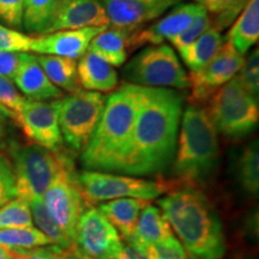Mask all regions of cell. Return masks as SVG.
<instances>
[{
	"mask_svg": "<svg viewBox=\"0 0 259 259\" xmlns=\"http://www.w3.org/2000/svg\"><path fill=\"white\" fill-rule=\"evenodd\" d=\"M242 85L252 95L258 97L259 93V51L254 48L250 56L245 58L244 65L238 73Z\"/></svg>",
	"mask_w": 259,
	"mask_h": 259,
	"instance_id": "obj_36",
	"label": "cell"
},
{
	"mask_svg": "<svg viewBox=\"0 0 259 259\" xmlns=\"http://www.w3.org/2000/svg\"><path fill=\"white\" fill-rule=\"evenodd\" d=\"M17 197L25 202L42 198L52 181L69 161V155L35 144H12L10 149Z\"/></svg>",
	"mask_w": 259,
	"mask_h": 259,
	"instance_id": "obj_6",
	"label": "cell"
},
{
	"mask_svg": "<svg viewBox=\"0 0 259 259\" xmlns=\"http://www.w3.org/2000/svg\"><path fill=\"white\" fill-rule=\"evenodd\" d=\"M106 95L102 93L77 90L54 100L63 141L74 151H83L88 145L101 118Z\"/></svg>",
	"mask_w": 259,
	"mask_h": 259,
	"instance_id": "obj_8",
	"label": "cell"
},
{
	"mask_svg": "<svg viewBox=\"0 0 259 259\" xmlns=\"http://www.w3.org/2000/svg\"><path fill=\"white\" fill-rule=\"evenodd\" d=\"M147 259H189L185 248L176 235L157 244L132 245Z\"/></svg>",
	"mask_w": 259,
	"mask_h": 259,
	"instance_id": "obj_32",
	"label": "cell"
},
{
	"mask_svg": "<svg viewBox=\"0 0 259 259\" xmlns=\"http://www.w3.org/2000/svg\"><path fill=\"white\" fill-rule=\"evenodd\" d=\"M178 2H180V0H178Z\"/></svg>",
	"mask_w": 259,
	"mask_h": 259,
	"instance_id": "obj_47",
	"label": "cell"
},
{
	"mask_svg": "<svg viewBox=\"0 0 259 259\" xmlns=\"http://www.w3.org/2000/svg\"><path fill=\"white\" fill-rule=\"evenodd\" d=\"M27 56L28 53H23V52L0 51V76L8 77L14 80Z\"/></svg>",
	"mask_w": 259,
	"mask_h": 259,
	"instance_id": "obj_40",
	"label": "cell"
},
{
	"mask_svg": "<svg viewBox=\"0 0 259 259\" xmlns=\"http://www.w3.org/2000/svg\"><path fill=\"white\" fill-rule=\"evenodd\" d=\"M147 95L145 87L125 83L106 97L101 118L82 151L87 170L116 171Z\"/></svg>",
	"mask_w": 259,
	"mask_h": 259,
	"instance_id": "obj_3",
	"label": "cell"
},
{
	"mask_svg": "<svg viewBox=\"0 0 259 259\" xmlns=\"http://www.w3.org/2000/svg\"><path fill=\"white\" fill-rule=\"evenodd\" d=\"M204 12H206L205 10L193 2L174 5L166 16L153 24L131 32L127 40L128 50L155 46L164 44V41H170Z\"/></svg>",
	"mask_w": 259,
	"mask_h": 259,
	"instance_id": "obj_13",
	"label": "cell"
},
{
	"mask_svg": "<svg viewBox=\"0 0 259 259\" xmlns=\"http://www.w3.org/2000/svg\"><path fill=\"white\" fill-rule=\"evenodd\" d=\"M25 0H0V23L10 28H21Z\"/></svg>",
	"mask_w": 259,
	"mask_h": 259,
	"instance_id": "obj_39",
	"label": "cell"
},
{
	"mask_svg": "<svg viewBox=\"0 0 259 259\" xmlns=\"http://www.w3.org/2000/svg\"><path fill=\"white\" fill-rule=\"evenodd\" d=\"M212 27L211 18L209 17V15L206 12H204L200 16H198L194 21L191 23L186 29H184L180 34H178L176 37H173L169 41L170 45L174 48H177L178 51L183 52L190 46L191 44H193L197 38L202 36L208 29Z\"/></svg>",
	"mask_w": 259,
	"mask_h": 259,
	"instance_id": "obj_33",
	"label": "cell"
},
{
	"mask_svg": "<svg viewBox=\"0 0 259 259\" xmlns=\"http://www.w3.org/2000/svg\"><path fill=\"white\" fill-rule=\"evenodd\" d=\"M29 208H30L32 222L36 225V228L46 234L53 245L59 246L61 248H69L71 246L76 245L67 238L66 234L61 231L60 227L57 225L56 221L52 219L50 212L47 211L46 206H45L44 199L35 198L28 202Z\"/></svg>",
	"mask_w": 259,
	"mask_h": 259,
	"instance_id": "obj_29",
	"label": "cell"
},
{
	"mask_svg": "<svg viewBox=\"0 0 259 259\" xmlns=\"http://www.w3.org/2000/svg\"><path fill=\"white\" fill-rule=\"evenodd\" d=\"M0 245L6 248H32L53 245L51 239L36 227L0 229Z\"/></svg>",
	"mask_w": 259,
	"mask_h": 259,
	"instance_id": "obj_28",
	"label": "cell"
},
{
	"mask_svg": "<svg viewBox=\"0 0 259 259\" xmlns=\"http://www.w3.org/2000/svg\"><path fill=\"white\" fill-rule=\"evenodd\" d=\"M118 244H119V242H118ZM118 244H115L112 247L111 251H108L106 254H103L102 257H100L99 259H120V258H119V255H118V252H116V245H118Z\"/></svg>",
	"mask_w": 259,
	"mask_h": 259,
	"instance_id": "obj_43",
	"label": "cell"
},
{
	"mask_svg": "<svg viewBox=\"0 0 259 259\" xmlns=\"http://www.w3.org/2000/svg\"><path fill=\"white\" fill-rule=\"evenodd\" d=\"M57 0H25L22 27L28 34L44 35L50 24Z\"/></svg>",
	"mask_w": 259,
	"mask_h": 259,
	"instance_id": "obj_27",
	"label": "cell"
},
{
	"mask_svg": "<svg viewBox=\"0 0 259 259\" xmlns=\"http://www.w3.org/2000/svg\"><path fill=\"white\" fill-rule=\"evenodd\" d=\"M223 44H225V40H223L221 31L211 27L193 44H191L186 50L180 52V57L189 67L190 72H193L208 64L215 57Z\"/></svg>",
	"mask_w": 259,
	"mask_h": 259,
	"instance_id": "obj_25",
	"label": "cell"
},
{
	"mask_svg": "<svg viewBox=\"0 0 259 259\" xmlns=\"http://www.w3.org/2000/svg\"><path fill=\"white\" fill-rule=\"evenodd\" d=\"M36 59L51 82L58 88L70 94L80 89L76 59L42 54H37Z\"/></svg>",
	"mask_w": 259,
	"mask_h": 259,
	"instance_id": "obj_24",
	"label": "cell"
},
{
	"mask_svg": "<svg viewBox=\"0 0 259 259\" xmlns=\"http://www.w3.org/2000/svg\"><path fill=\"white\" fill-rule=\"evenodd\" d=\"M130 32L107 27L90 42L88 52L95 54L113 67H119L127 59V40Z\"/></svg>",
	"mask_w": 259,
	"mask_h": 259,
	"instance_id": "obj_22",
	"label": "cell"
},
{
	"mask_svg": "<svg viewBox=\"0 0 259 259\" xmlns=\"http://www.w3.org/2000/svg\"><path fill=\"white\" fill-rule=\"evenodd\" d=\"M148 203L149 200L138 198H119L102 203L99 210L121 235L122 240L130 242L135 235L139 216Z\"/></svg>",
	"mask_w": 259,
	"mask_h": 259,
	"instance_id": "obj_20",
	"label": "cell"
},
{
	"mask_svg": "<svg viewBox=\"0 0 259 259\" xmlns=\"http://www.w3.org/2000/svg\"><path fill=\"white\" fill-rule=\"evenodd\" d=\"M208 113L216 131L231 138H242L257 127L258 97L242 85L238 74L223 84L209 99Z\"/></svg>",
	"mask_w": 259,
	"mask_h": 259,
	"instance_id": "obj_5",
	"label": "cell"
},
{
	"mask_svg": "<svg viewBox=\"0 0 259 259\" xmlns=\"http://www.w3.org/2000/svg\"><path fill=\"white\" fill-rule=\"evenodd\" d=\"M107 27L54 31L34 37L31 52L42 56H56L78 59L88 52L90 42Z\"/></svg>",
	"mask_w": 259,
	"mask_h": 259,
	"instance_id": "obj_17",
	"label": "cell"
},
{
	"mask_svg": "<svg viewBox=\"0 0 259 259\" xmlns=\"http://www.w3.org/2000/svg\"><path fill=\"white\" fill-rule=\"evenodd\" d=\"M10 259H63L61 250L57 245L32 248H6Z\"/></svg>",
	"mask_w": 259,
	"mask_h": 259,
	"instance_id": "obj_38",
	"label": "cell"
},
{
	"mask_svg": "<svg viewBox=\"0 0 259 259\" xmlns=\"http://www.w3.org/2000/svg\"><path fill=\"white\" fill-rule=\"evenodd\" d=\"M42 199L52 219L67 238L76 244L77 223L88 205L80 193L78 174L74 170L71 158L52 181Z\"/></svg>",
	"mask_w": 259,
	"mask_h": 259,
	"instance_id": "obj_10",
	"label": "cell"
},
{
	"mask_svg": "<svg viewBox=\"0 0 259 259\" xmlns=\"http://www.w3.org/2000/svg\"><path fill=\"white\" fill-rule=\"evenodd\" d=\"M250 0H193L211 18L212 27L222 31L233 24Z\"/></svg>",
	"mask_w": 259,
	"mask_h": 259,
	"instance_id": "obj_26",
	"label": "cell"
},
{
	"mask_svg": "<svg viewBox=\"0 0 259 259\" xmlns=\"http://www.w3.org/2000/svg\"><path fill=\"white\" fill-rule=\"evenodd\" d=\"M171 236L174 233L160 208L148 203L139 216L135 235L128 244H157Z\"/></svg>",
	"mask_w": 259,
	"mask_h": 259,
	"instance_id": "obj_23",
	"label": "cell"
},
{
	"mask_svg": "<svg viewBox=\"0 0 259 259\" xmlns=\"http://www.w3.org/2000/svg\"><path fill=\"white\" fill-rule=\"evenodd\" d=\"M238 178L242 189L251 196L259 192V149L258 141L252 142L240 155L238 163Z\"/></svg>",
	"mask_w": 259,
	"mask_h": 259,
	"instance_id": "obj_30",
	"label": "cell"
},
{
	"mask_svg": "<svg viewBox=\"0 0 259 259\" xmlns=\"http://www.w3.org/2000/svg\"><path fill=\"white\" fill-rule=\"evenodd\" d=\"M61 255H63V259H92L84 252L80 251L77 245L71 246L69 248H63Z\"/></svg>",
	"mask_w": 259,
	"mask_h": 259,
	"instance_id": "obj_42",
	"label": "cell"
},
{
	"mask_svg": "<svg viewBox=\"0 0 259 259\" xmlns=\"http://www.w3.org/2000/svg\"><path fill=\"white\" fill-rule=\"evenodd\" d=\"M77 76L84 90L112 93L118 88L119 76L114 67L92 52L84 53L77 63Z\"/></svg>",
	"mask_w": 259,
	"mask_h": 259,
	"instance_id": "obj_19",
	"label": "cell"
},
{
	"mask_svg": "<svg viewBox=\"0 0 259 259\" xmlns=\"http://www.w3.org/2000/svg\"><path fill=\"white\" fill-rule=\"evenodd\" d=\"M4 137H5L4 128H3L2 124H0V148H2L3 144H4Z\"/></svg>",
	"mask_w": 259,
	"mask_h": 259,
	"instance_id": "obj_46",
	"label": "cell"
},
{
	"mask_svg": "<svg viewBox=\"0 0 259 259\" xmlns=\"http://www.w3.org/2000/svg\"><path fill=\"white\" fill-rule=\"evenodd\" d=\"M108 25L131 34L163 15L178 0H101Z\"/></svg>",
	"mask_w": 259,
	"mask_h": 259,
	"instance_id": "obj_14",
	"label": "cell"
},
{
	"mask_svg": "<svg viewBox=\"0 0 259 259\" xmlns=\"http://www.w3.org/2000/svg\"><path fill=\"white\" fill-rule=\"evenodd\" d=\"M34 226L30 208L24 199L16 197L0 206V229Z\"/></svg>",
	"mask_w": 259,
	"mask_h": 259,
	"instance_id": "obj_31",
	"label": "cell"
},
{
	"mask_svg": "<svg viewBox=\"0 0 259 259\" xmlns=\"http://www.w3.org/2000/svg\"><path fill=\"white\" fill-rule=\"evenodd\" d=\"M0 259H10L9 252L6 250V247L0 245Z\"/></svg>",
	"mask_w": 259,
	"mask_h": 259,
	"instance_id": "obj_45",
	"label": "cell"
},
{
	"mask_svg": "<svg viewBox=\"0 0 259 259\" xmlns=\"http://www.w3.org/2000/svg\"><path fill=\"white\" fill-rule=\"evenodd\" d=\"M157 205L190 258L223 259V227L205 194L187 186L161 197Z\"/></svg>",
	"mask_w": 259,
	"mask_h": 259,
	"instance_id": "obj_2",
	"label": "cell"
},
{
	"mask_svg": "<svg viewBox=\"0 0 259 259\" xmlns=\"http://www.w3.org/2000/svg\"><path fill=\"white\" fill-rule=\"evenodd\" d=\"M184 97L176 89L148 88L147 99L116 171L147 177L162 173L176 154Z\"/></svg>",
	"mask_w": 259,
	"mask_h": 259,
	"instance_id": "obj_1",
	"label": "cell"
},
{
	"mask_svg": "<svg viewBox=\"0 0 259 259\" xmlns=\"http://www.w3.org/2000/svg\"><path fill=\"white\" fill-rule=\"evenodd\" d=\"M244 61L245 57L226 41L208 64L189 73L191 105L209 101L216 90L239 73Z\"/></svg>",
	"mask_w": 259,
	"mask_h": 259,
	"instance_id": "obj_11",
	"label": "cell"
},
{
	"mask_svg": "<svg viewBox=\"0 0 259 259\" xmlns=\"http://www.w3.org/2000/svg\"><path fill=\"white\" fill-rule=\"evenodd\" d=\"M17 197L11 160L0 151V206Z\"/></svg>",
	"mask_w": 259,
	"mask_h": 259,
	"instance_id": "obj_37",
	"label": "cell"
},
{
	"mask_svg": "<svg viewBox=\"0 0 259 259\" xmlns=\"http://www.w3.org/2000/svg\"><path fill=\"white\" fill-rule=\"evenodd\" d=\"M96 27H108L101 0H57L45 34Z\"/></svg>",
	"mask_w": 259,
	"mask_h": 259,
	"instance_id": "obj_16",
	"label": "cell"
},
{
	"mask_svg": "<svg viewBox=\"0 0 259 259\" xmlns=\"http://www.w3.org/2000/svg\"><path fill=\"white\" fill-rule=\"evenodd\" d=\"M219 157L218 131L208 113L200 106H187L181 114L173 174L185 183H203L212 176Z\"/></svg>",
	"mask_w": 259,
	"mask_h": 259,
	"instance_id": "obj_4",
	"label": "cell"
},
{
	"mask_svg": "<svg viewBox=\"0 0 259 259\" xmlns=\"http://www.w3.org/2000/svg\"><path fill=\"white\" fill-rule=\"evenodd\" d=\"M27 99L19 93L17 87L15 85L14 80L8 77L0 76V105L11 113L16 120Z\"/></svg>",
	"mask_w": 259,
	"mask_h": 259,
	"instance_id": "obj_35",
	"label": "cell"
},
{
	"mask_svg": "<svg viewBox=\"0 0 259 259\" xmlns=\"http://www.w3.org/2000/svg\"><path fill=\"white\" fill-rule=\"evenodd\" d=\"M122 74L127 83L145 88H189V74L176 51L166 44L142 50L126 64Z\"/></svg>",
	"mask_w": 259,
	"mask_h": 259,
	"instance_id": "obj_7",
	"label": "cell"
},
{
	"mask_svg": "<svg viewBox=\"0 0 259 259\" xmlns=\"http://www.w3.org/2000/svg\"><path fill=\"white\" fill-rule=\"evenodd\" d=\"M15 122L22 128L30 144L52 151H61L64 141L53 101H32L27 99Z\"/></svg>",
	"mask_w": 259,
	"mask_h": 259,
	"instance_id": "obj_12",
	"label": "cell"
},
{
	"mask_svg": "<svg viewBox=\"0 0 259 259\" xmlns=\"http://www.w3.org/2000/svg\"><path fill=\"white\" fill-rule=\"evenodd\" d=\"M34 37L17 29L6 27L0 23V51L5 52H31Z\"/></svg>",
	"mask_w": 259,
	"mask_h": 259,
	"instance_id": "obj_34",
	"label": "cell"
},
{
	"mask_svg": "<svg viewBox=\"0 0 259 259\" xmlns=\"http://www.w3.org/2000/svg\"><path fill=\"white\" fill-rule=\"evenodd\" d=\"M78 184L87 205L119 198L153 200L169 190L163 181L87 169L78 174Z\"/></svg>",
	"mask_w": 259,
	"mask_h": 259,
	"instance_id": "obj_9",
	"label": "cell"
},
{
	"mask_svg": "<svg viewBox=\"0 0 259 259\" xmlns=\"http://www.w3.org/2000/svg\"><path fill=\"white\" fill-rule=\"evenodd\" d=\"M14 83L25 99L32 101H54L64 96L63 90L54 85L42 70L36 56L30 53L19 67Z\"/></svg>",
	"mask_w": 259,
	"mask_h": 259,
	"instance_id": "obj_18",
	"label": "cell"
},
{
	"mask_svg": "<svg viewBox=\"0 0 259 259\" xmlns=\"http://www.w3.org/2000/svg\"><path fill=\"white\" fill-rule=\"evenodd\" d=\"M120 240L119 233L99 208L88 206L84 210L76 228V245L80 251L99 259Z\"/></svg>",
	"mask_w": 259,
	"mask_h": 259,
	"instance_id": "obj_15",
	"label": "cell"
},
{
	"mask_svg": "<svg viewBox=\"0 0 259 259\" xmlns=\"http://www.w3.org/2000/svg\"><path fill=\"white\" fill-rule=\"evenodd\" d=\"M116 252L120 259H147L137 248L124 240H120L116 245Z\"/></svg>",
	"mask_w": 259,
	"mask_h": 259,
	"instance_id": "obj_41",
	"label": "cell"
},
{
	"mask_svg": "<svg viewBox=\"0 0 259 259\" xmlns=\"http://www.w3.org/2000/svg\"><path fill=\"white\" fill-rule=\"evenodd\" d=\"M6 119H12V120H14V116H12V114L8 111V109L0 105V121L6 120Z\"/></svg>",
	"mask_w": 259,
	"mask_h": 259,
	"instance_id": "obj_44",
	"label": "cell"
},
{
	"mask_svg": "<svg viewBox=\"0 0 259 259\" xmlns=\"http://www.w3.org/2000/svg\"><path fill=\"white\" fill-rule=\"evenodd\" d=\"M259 38V0H250L233 22L226 40L245 56Z\"/></svg>",
	"mask_w": 259,
	"mask_h": 259,
	"instance_id": "obj_21",
	"label": "cell"
}]
</instances>
